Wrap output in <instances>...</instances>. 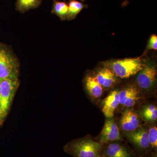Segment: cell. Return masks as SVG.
I'll list each match as a JSON object with an SVG mask.
<instances>
[{
	"instance_id": "1",
	"label": "cell",
	"mask_w": 157,
	"mask_h": 157,
	"mask_svg": "<svg viewBox=\"0 0 157 157\" xmlns=\"http://www.w3.org/2000/svg\"><path fill=\"white\" fill-rule=\"evenodd\" d=\"M104 145L86 137L70 141L65 145V152L73 157H102Z\"/></svg>"
},
{
	"instance_id": "2",
	"label": "cell",
	"mask_w": 157,
	"mask_h": 157,
	"mask_svg": "<svg viewBox=\"0 0 157 157\" xmlns=\"http://www.w3.org/2000/svg\"><path fill=\"white\" fill-rule=\"evenodd\" d=\"M19 60L11 48L0 43V81L7 78H18Z\"/></svg>"
},
{
	"instance_id": "3",
	"label": "cell",
	"mask_w": 157,
	"mask_h": 157,
	"mask_svg": "<svg viewBox=\"0 0 157 157\" xmlns=\"http://www.w3.org/2000/svg\"><path fill=\"white\" fill-rule=\"evenodd\" d=\"M19 85L18 78H7L0 81V126L8 115Z\"/></svg>"
},
{
	"instance_id": "4",
	"label": "cell",
	"mask_w": 157,
	"mask_h": 157,
	"mask_svg": "<svg viewBox=\"0 0 157 157\" xmlns=\"http://www.w3.org/2000/svg\"><path fill=\"white\" fill-rule=\"evenodd\" d=\"M117 77L127 78L137 74L143 68L139 58L125 59L109 63L107 66Z\"/></svg>"
},
{
	"instance_id": "5",
	"label": "cell",
	"mask_w": 157,
	"mask_h": 157,
	"mask_svg": "<svg viewBox=\"0 0 157 157\" xmlns=\"http://www.w3.org/2000/svg\"><path fill=\"white\" fill-rule=\"evenodd\" d=\"M122 140L123 137L114 120L113 117L107 118L103 128L98 136V141L104 145Z\"/></svg>"
},
{
	"instance_id": "6",
	"label": "cell",
	"mask_w": 157,
	"mask_h": 157,
	"mask_svg": "<svg viewBox=\"0 0 157 157\" xmlns=\"http://www.w3.org/2000/svg\"><path fill=\"white\" fill-rule=\"evenodd\" d=\"M125 135L129 142L140 152L146 153L150 148L147 130L140 128L132 132H126Z\"/></svg>"
},
{
	"instance_id": "7",
	"label": "cell",
	"mask_w": 157,
	"mask_h": 157,
	"mask_svg": "<svg viewBox=\"0 0 157 157\" xmlns=\"http://www.w3.org/2000/svg\"><path fill=\"white\" fill-rule=\"evenodd\" d=\"M138 73L137 82L139 87L146 90L151 89L156 80L157 70L155 67L147 65L143 67Z\"/></svg>"
},
{
	"instance_id": "8",
	"label": "cell",
	"mask_w": 157,
	"mask_h": 157,
	"mask_svg": "<svg viewBox=\"0 0 157 157\" xmlns=\"http://www.w3.org/2000/svg\"><path fill=\"white\" fill-rule=\"evenodd\" d=\"M102 157H136L134 153L119 141H115L104 146Z\"/></svg>"
},
{
	"instance_id": "9",
	"label": "cell",
	"mask_w": 157,
	"mask_h": 157,
	"mask_svg": "<svg viewBox=\"0 0 157 157\" xmlns=\"http://www.w3.org/2000/svg\"><path fill=\"white\" fill-rule=\"evenodd\" d=\"M121 129L126 132L135 131L140 128V118L138 114L130 108H127L123 113L120 121Z\"/></svg>"
},
{
	"instance_id": "10",
	"label": "cell",
	"mask_w": 157,
	"mask_h": 157,
	"mask_svg": "<svg viewBox=\"0 0 157 157\" xmlns=\"http://www.w3.org/2000/svg\"><path fill=\"white\" fill-rule=\"evenodd\" d=\"M120 104L127 108L135 106L139 99V93L134 86H128L119 91Z\"/></svg>"
},
{
	"instance_id": "11",
	"label": "cell",
	"mask_w": 157,
	"mask_h": 157,
	"mask_svg": "<svg viewBox=\"0 0 157 157\" xmlns=\"http://www.w3.org/2000/svg\"><path fill=\"white\" fill-rule=\"evenodd\" d=\"M119 104V91H113L103 102L102 111L107 118L113 117L116 109Z\"/></svg>"
},
{
	"instance_id": "12",
	"label": "cell",
	"mask_w": 157,
	"mask_h": 157,
	"mask_svg": "<svg viewBox=\"0 0 157 157\" xmlns=\"http://www.w3.org/2000/svg\"><path fill=\"white\" fill-rule=\"evenodd\" d=\"M95 77L103 89L111 88L115 85L117 80V76L107 67L99 70Z\"/></svg>"
},
{
	"instance_id": "13",
	"label": "cell",
	"mask_w": 157,
	"mask_h": 157,
	"mask_svg": "<svg viewBox=\"0 0 157 157\" xmlns=\"http://www.w3.org/2000/svg\"><path fill=\"white\" fill-rule=\"evenodd\" d=\"M85 85L88 93L93 99H98L103 95L104 89L98 83L95 76L90 75L86 76Z\"/></svg>"
},
{
	"instance_id": "14",
	"label": "cell",
	"mask_w": 157,
	"mask_h": 157,
	"mask_svg": "<svg viewBox=\"0 0 157 157\" xmlns=\"http://www.w3.org/2000/svg\"><path fill=\"white\" fill-rule=\"evenodd\" d=\"M52 14H55L62 21L67 19L69 14V7L67 3L63 1H54L52 9Z\"/></svg>"
},
{
	"instance_id": "15",
	"label": "cell",
	"mask_w": 157,
	"mask_h": 157,
	"mask_svg": "<svg viewBox=\"0 0 157 157\" xmlns=\"http://www.w3.org/2000/svg\"><path fill=\"white\" fill-rule=\"evenodd\" d=\"M42 3V0H16L15 9L24 14L32 9L38 8Z\"/></svg>"
},
{
	"instance_id": "16",
	"label": "cell",
	"mask_w": 157,
	"mask_h": 157,
	"mask_svg": "<svg viewBox=\"0 0 157 157\" xmlns=\"http://www.w3.org/2000/svg\"><path fill=\"white\" fill-rule=\"evenodd\" d=\"M68 5L69 14L67 20L69 21L75 19L82 9L87 7L86 5L77 0H70Z\"/></svg>"
},
{
	"instance_id": "17",
	"label": "cell",
	"mask_w": 157,
	"mask_h": 157,
	"mask_svg": "<svg viewBox=\"0 0 157 157\" xmlns=\"http://www.w3.org/2000/svg\"><path fill=\"white\" fill-rule=\"evenodd\" d=\"M140 115L144 120L154 122L157 119V107L153 104L147 105L140 110Z\"/></svg>"
},
{
	"instance_id": "18",
	"label": "cell",
	"mask_w": 157,
	"mask_h": 157,
	"mask_svg": "<svg viewBox=\"0 0 157 157\" xmlns=\"http://www.w3.org/2000/svg\"><path fill=\"white\" fill-rule=\"evenodd\" d=\"M148 132V138L150 148L156 151L157 148V128L156 125L152 126Z\"/></svg>"
},
{
	"instance_id": "19",
	"label": "cell",
	"mask_w": 157,
	"mask_h": 157,
	"mask_svg": "<svg viewBox=\"0 0 157 157\" xmlns=\"http://www.w3.org/2000/svg\"><path fill=\"white\" fill-rule=\"evenodd\" d=\"M147 50H155L157 49V36L155 35H152L149 40Z\"/></svg>"
},
{
	"instance_id": "20",
	"label": "cell",
	"mask_w": 157,
	"mask_h": 157,
	"mask_svg": "<svg viewBox=\"0 0 157 157\" xmlns=\"http://www.w3.org/2000/svg\"><path fill=\"white\" fill-rule=\"evenodd\" d=\"M81 1H84V0H81Z\"/></svg>"
},
{
	"instance_id": "21",
	"label": "cell",
	"mask_w": 157,
	"mask_h": 157,
	"mask_svg": "<svg viewBox=\"0 0 157 157\" xmlns=\"http://www.w3.org/2000/svg\"><path fill=\"white\" fill-rule=\"evenodd\" d=\"M53 1H55V0H53Z\"/></svg>"
}]
</instances>
